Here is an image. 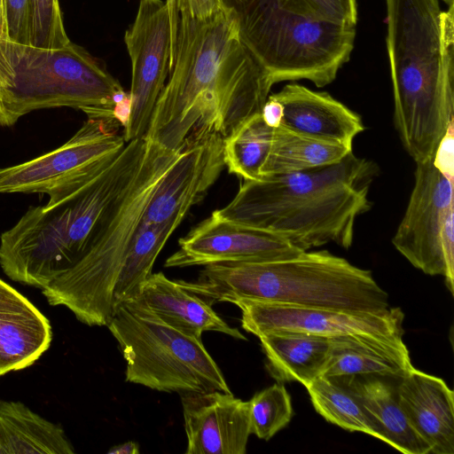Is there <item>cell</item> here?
Here are the masks:
<instances>
[{"label": "cell", "instance_id": "1", "mask_svg": "<svg viewBox=\"0 0 454 454\" xmlns=\"http://www.w3.org/2000/svg\"><path fill=\"white\" fill-rule=\"evenodd\" d=\"M145 137L180 151L199 137L231 136L261 114L273 86L241 43L234 9L198 20L179 0L175 61Z\"/></svg>", "mask_w": 454, "mask_h": 454}, {"label": "cell", "instance_id": "2", "mask_svg": "<svg viewBox=\"0 0 454 454\" xmlns=\"http://www.w3.org/2000/svg\"><path fill=\"white\" fill-rule=\"evenodd\" d=\"M146 143L137 138L51 189L0 236V266L11 279L43 289L80 259L134 178Z\"/></svg>", "mask_w": 454, "mask_h": 454}, {"label": "cell", "instance_id": "3", "mask_svg": "<svg viewBox=\"0 0 454 454\" xmlns=\"http://www.w3.org/2000/svg\"><path fill=\"white\" fill-rule=\"evenodd\" d=\"M385 0L394 122L416 163L435 159L453 129L454 6Z\"/></svg>", "mask_w": 454, "mask_h": 454}, {"label": "cell", "instance_id": "4", "mask_svg": "<svg viewBox=\"0 0 454 454\" xmlns=\"http://www.w3.org/2000/svg\"><path fill=\"white\" fill-rule=\"evenodd\" d=\"M375 164L350 152L334 164L244 181L221 217L277 234L303 251L349 248L357 217L371 208Z\"/></svg>", "mask_w": 454, "mask_h": 454}, {"label": "cell", "instance_id": "5", "mask_svg": "<svg viewBox=\"0 0 454 454\" xmlns=\"http://www.w3.org/2000/svg\"><path fill=\"white\" fill-rule=\"evenodd\" d=\"M176 282L210 306L245 299L348 311L389 308L387 294L370 270L326 250L270 261L207 264L196 281Z\"/></svg>", "mask_w": 454, "mask_h": 454}, {"label": "cell", "instance_id": "6", "mask_svg": "<svg viewBox=\"0 0 454 454\" xmlns=\"http://www.w3.org/2000/svg\"><path fill=\"white\" fill-rule=\"evenodd\" d=\"M137 174L114 203L77 262L42 289L51 306L67 308L82 324L104 326L114 311V292L145 212L180 151L148 139Z\"/></svg>", "mask_w": 454, "mask_h": 454}, {"label": "cell", "instance_id": "7", "mask_svg": "<svg viewBox=\"0 0 454 454\" xmlns=\"http://www.w3.org/2000/svg\"><path fill=\"white\" fill-rule=\"evenodd\" d=\"M120 82L81 46L37 48L0 39V125L40 109L68 106L113 118ZM114 119V118H113Z\"/></svg>", "mask_w": 454, "mask_h": 454}, {"label": "cell", "instance_id": "8", "mask_svg": "<svg viewBox=\"0 0 454 454\" xmlns=\"http://www.w3.org/2000/svg\"><path fill=\"white\" fill-rule=\"evenodd\" d=\"M241 43L273 84L308 80L333 82L354 49L356 27L315 21L276 0H232Z\"/></svg>", "mask_w": 454, "mask_h": 454}, {"label": "cell", "instance_id": "9", "mask_svg": "<svg viewBox=\"0 0 454 454\" xmlns=\"http://www.w3.org/2000/svg\"><path fill=\"white\" fill-rule=\"evenodd\" d=\"M126 361V381L167 393H231L202 343L133 301L117 304L106 325Z\"/></svg>", "mask_w": 454, "mask_h": 454}, {"label": "cell", "instance_id": "10", "mask_svg": "<svg viewBox=\"0 0 454 454\" xmlns=\"http://www.w3.org/2000/svg\"><path fill=\"white\" fill-rule=\"evenodd\" d=\"M416 164L414 185L392 243L415 268L444 277L453 295L454 254L444 239L447 220L453 214V173L435 159Z\"/></svg>", "mask_w": 454, "mask_h": 454}, {"label": "cell", "instance_id": "11", "mask_svg": "<svg viewBox=\"0 0 454 454\" xmlns=\"http://www.w3.org/2000/svg\"><path fill=\"white\" fill-rule=\"evenodd\" d=\"M124 41L131 67V112L123 129L125 142L145 136L157 100L169 74L170 26L165 2L139 0Z\"/></svg>", "mask_w": 454, "mask_h": 454}, {"label": "cell", "instance_id": "12", "mask_svg": "<svg viewBox=\"0 0 454 454\" xmlns=\"http://www.w3.org/2000/svg\"><path fill=\"white\" fill-rule=\"evenodd\" d=\"M120 125L108 117H88L64 145L23 163L0 168V193H47L126 145Z\"/></svg>", "mask_w": 454, "mask_h": 454}, {"label": "cell", "instance_id": "13", "mask_svg": "<svg viewBox=\"0 0 454 454\" xmlns=\"http://www.w3.org/2000/svg\"><path fill=\"white\" fill-rule=\"evenodd\" d=\"M241 310V326L257 337L276 331H294L324 337L345 334H403L400 308L382 311H348L308 308L253 300L233 302Z\"/></svg>", "mask_w": 454, "mask_h": 454}, {"label": "cell", "instance_id": "14", "mask_svg": "<svg viewBox=\"0 0 454 454\" xmlns=\"http://www.w3.org/2000/svg\"><path fill=\"white\" fill-rule=\"evenodd\" d=\"M302 251L277 234L226 220L213 212L178 240V249L166 260L164 266L183 268L270 261Z\"/></svg>", "mask_w": 454, "mask_h": 454}, {"label": "cell", "instance_id": "15", "mask_svg": "<svg viewBox=\"0 0 454 454\" xmlns=\"http://www.w3.org/2000/svg\"><path fill=\"white\" fill-rule=\"evenodd\" d=\"M224 165L223 138L210 134L194 139L181 149L161 179L145 212L143 222L180 223L215 184Z\"/></svg>", "mask_w": 454, "mask_h": 454}, {"label": "cell", "instance_id": "16", "mask_svg": "<svg viewBox=\"0 0 454 454\" xmlns=\"http://www.w3.org/2000/svg\"><path fill=\"white\" fill-rule=\"evenodd\" d=\"M262 115L271 127L352 148L354 138L364 130L361 116L327 92L288 83L269 95Z\"/></svg>", "mask_w": 454, "mask_h": 454}, {"label": "cell", "instance_id": "17", "mask_svg": "<svg viewBox=\"0 0 454 454\" xmlns=\"http://www.w3.org/2000/svg\"><path fill=\"white\" fill-rule=\"evenodd\" d=\"M187 439L185 454H245L250 431L249 403L232 393L181 394Z\"/></svg>", "mask_w": 454, "mask_h": 454}, {"label": "cell", "instance_id": "18", "mask_svg": "<svg viewBox=\"0 0 454 454\" xmlns=\"http://www.w3.org/2000/svg\"><path fill=\"white\" fill-rule=\"evenodd\" d=\"M399 404L431 453H454V393L436 376L412 368L399 380Z\"/></svg>", "mask_w": 454, "mask_h": 454}, {"label": "cell", "instance_id": "19", "mask_svg": "<svg viewBox=\"0 0 454 454\" xmlns=\"http://www.w3.org/2000/svg\"><path fill=\"white\" fill-rule=\"evenodd\" d=\"M47 317L0 278V377L33 364L51 346Z\"/></svg>", "mask_w": 454, "mask_h": 454}, {"label": "cell", "instance_id": "20", "mask_svg": "<svg viewBox=\"0 0 454 454\" xmlns=\"http://www.w3.org/2000/svg\"><path fill=\"white\" fill-rule=\"evenodd\" d=\"M403 334H345L330 338L322 376L373 375L401 380L412 368Z\"/></svg>", "mask_w": 454, "mask_h": 454}, {"label": "cell", "instance_id": "21", "mask_svg": "<svg viewBox=\"0 0 454 454\" xmlns=\"http://www.w3.org/2000/svg\"><path fill=\"white\" fill-rule=\"evenodd\" d=\"M132 301L168 325L191 337L202 340L204 332L212 331L247 340L239 329L231 327L220 317L212 306L162 272L152 273L140 294Z\"/></svg>", "mask_w": 454, "mask_h": 454}, {"label": "cell", "instance_id": "22", "mask_svg": "<svg viewBox=\"0 0 454 454\" xmlns=\"http://www.w3.org/2000/svg\"><path fill=\"white\" fill-rule=\"evenodd\" d=\"M359 400L373 436L405 454L431 453L429 445L414 430L403 411L396 387L383 377L344 376Z\"/></svg>", "mask_w": 454, "mask_h": 454}, {"label": "cell", "instance_id": "23", "mask_svg": "<svg viewBox=\"0 0 454 454\" xmlns=\"http://www.w3.org/2000/svg\"><path fill=\"white\" fill-rule=\"evenodd\" d=\"M258 338L265 366L278 382L298 381L307 387L323 375L330 338L294 331L270 332Z\"/></svg>", "mask_w": 454, "mask_h": 454}, {"label": "cell", "instance_id": "24", "mask_svg": "<svg viewBox=\"0 0 454 454\" xmlns=\"http://www.w3.org/2000/svg\"><path fill=\"white\" fill-rule=\"evenodd\" d=\"M0 441L6 454H74L61 426L21 402L0 400Z\"/></svg>", "mask_w": 454, "mask_h": 454}, {"label": "cell", "instance_id": "25", "mask_svg": "<svg viewBox=\"0 0 454 454\" xmlns=\"http://www.w3.org/2000/svg\"><path fill=\"white\" fill-rule=\"evenodd\" d=\"M352 148L294 132L273 129L271 146L262 167L265 176L307 170L340 161Z\"/></svg>", "mask_w": 454, "mask_h": 454}, {"label": "cell", "instance_id": "26", "mask_svg": "<svg viewBox=\"0 0 454 454\" xmlns=\"http://www.w3.org/2000/svg\"><path fill=\"white\" fill-rule=\"evenodd\" d=\"M181 223L169 221L162 224L141 223L126 255L114 292V305L132 301L140 294L152 275L156 258L166 242Z\"/></svg>", "mask_w": 454, "mask_h": 454}, {"label": "cell", "instance_id": "27", "mask_svg": "<svg viewBox=\"0 0 454 454\" xmlns=\"http://www.w3.org/2000/svg\"><path fill=\"white\" fill-rule=\"evenodd\" d=\"M273 127L257 114L223 139V160L229 173L244 181L262 179L261 173L269 154Z\"/></svg>", "mask_w": 454, "mask_h": 454}, {"label": "cell", "instance_id": "28", "mask_svg": "<svg viewBox=\"0 0 454 454\" xmlns=\"http://www.w3.org/2000/svg\"><path fill=\"white\" fill-rule=\"evenodd\" d=\"M305 387L313 407L325 420L373 436L372 427L347 377L321 376Z\"/></svg>", "mask_w": 454, "mask_h": 454}, {"label": "cell", "instance_id": "29", "mask_svg": "<svg viewBox=\"0 0 454 454\" xmlns=\"http://www.w3.org/2000/svg\"><path fill=\"white\" fill-rule=\"evenodd\" d=\"M251 434L269 441L294 416L291 396L282 383L257 392L248 401Z\"/></svg>", "mask_w": 454, "mask_h": 454}, {"label": "cell", "instance_id": "30", "mask_svg": "<svg viewBox=\"0 0 454 454\" xmlns=\"http://www.w3.org/2000/svg\"><path fill=\"white\" fill-rule=\"evenodd\" d=\"M70 42L59 0H30L29 44L37 48L59 49Z\"/></svg>", "mask_w": 454, "mask_h": 454}, {"label": "cell", "instance_id": "31", "mask_svg": "<svg viewBox=\"0 0 454 454\" xmlns=\"http://www.w3.org/2000/svg\"><path fill=\"white\" fill-rule=\"evenodd\" d=\"M282 8L315 20L356 27V0H276Z\"/></svg>", "mask_w": 454, "mask_h": 454}, {"label": "cell", "instance_id": "32", "mask_svg": "<svg viewBox=\"0 0 454 454\" xmlns=\"http://www.w3.org/2000/svg\"><path fill=\"white\" fill-rule=\"evenodd\" d=\"M7 39L29 44L30 0H4Z\"/></svg>", "mask_w": 454, "mask_h": 454}, {"label": "cell", "instance_id": "33", "mask_svg": "<svg viewBox=\"0 0 454 454\" xmlns=\"http://www.w3.org/2000/svg\"><path fill=\"white\" fill-rule=\"evenodd\" d=\"M186 6L190 14L198 19L203 20L225 4L224 0H181Z\"/></svg>", "mask_w": 454, "mask_h": 454}, {"label": "cell", "instance_id": "34", "mask_svg": "<svg viewBox=\"0 0 454 454\" xmlns=\"http://www.w3.org/2000/svg\"><path fill=\"white\" fill-rule=\"evenodd\" d=\"M165 4L168 9L170 26V72L174 65L176 55V45L179 23V0H166Z\"/></svg>", "mask_w": 454, "mask_h": 454}, {"label": "cell", "instance_id": "35", "mask_svg": "<svg viewBox=\"0 0 454 454\" xmlns=\"http://www.w3.org/2000/svg\"><path fill=\"white\" fill-rule=\"evenodd\" d=\"M131 112V98L129 94L120 102L114 104L113 108V118L120 126L126 128Z\"/></svg>", "mask_w": 454, "mask_h": 454}, {"label": "cell", "instance_id": "36", "mask_svg": "<svg viewBox=\"0 0 454 454\" xmlns=\"http://www.w3.org/2000/svg\"><path fill=\"white\" fill-rule=\"evenodd\" d=\"M107 453L109 454H138L139 446L133 441L126 442L121 444L112 447Z\"/></svg>", "mask_w": 454, "mask_h": 454}, {"label": "cell", "instance_id": "37", "mask_svg": "<svg viewBox=\"0 0 454 454\" xmlns=\"http://www.w3.org/2000/svg\"><path fill=\"white\" fill-rule=\"evenodd\" d=\"M0 39H7L4 0H0Z\"/></svg>", "mask_w": 454, "mask_h": 454}, {"label": "cell", "instance_id": "38", "mask_svg": "<svg viewBox=\"0 0 454 454\" xmlns=\"http://www.w3.org/2000/svg\"><path fill=\"white\" fill-rule=\"evenodd\" d=\"M447 5V7L454 6V0H442Z\"/></svg>", "mask_w": 454, "mask_h": 454}, {"label": "cell", "instance_id": "39", "mask_svg": "<svg viewBox=\"0 0 454 454\" xmlns=\"http://www.w3.org/2000/svg\"><path fill=\"white\" fill-rule=\"evenodd\" d=\"M0 454H6V451H5L4 448L1 441H0Z\"/></svg>", "mask_w": 454, "mask_h": 454}]
</instances>
